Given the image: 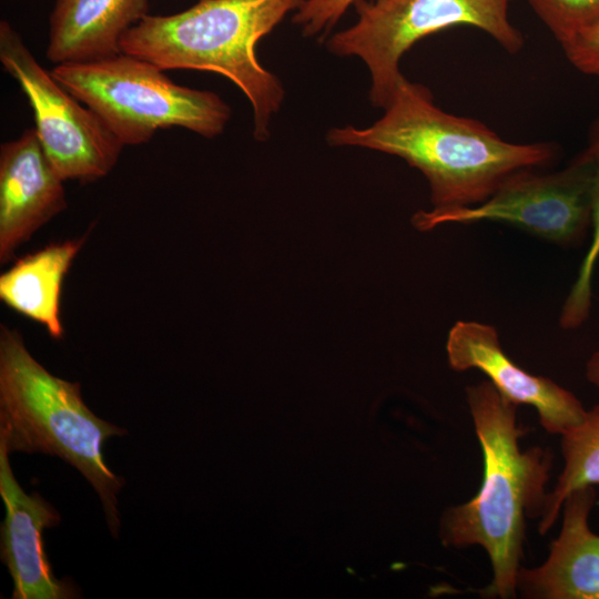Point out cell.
I'll return each mask as SVG.
<instances>
[{"mask_svg":"<svg viewBox=\"0 0 599 599\" xmlns=\"http://www.w3.org/2000/svg\"><path fill=\"white\" fill-rule=\"evenodd\" d=\"M383 115L366 128H333V146H358L395 155L426 177L433 209L477 205L512 173L551 162V143L505 141L471 118L438 108L420 83L402 80Z\"/></svg>","mask_w":599,"mask_h":599,"instance_id":"cell-1","label":"cell"},{"mask_svg":"<svg viewBox=\"0 0 599 599\" xmlns=\"http://www.w3.org/2000/svg\"><path fill=\"white\" fill-rule=\"evenodd\" d=\"M465 392L483 451V481L470 500L443 512L439 537L446 547L480 546L493 569L485 597L516 598L526 519L542 515L552 454L539 446L520 449L526 429L517 422L518 405L489 380Z\"/></svg>","mask_w":599,"mask_h":599,"instance_id":"cell-2","label":"cell"},{"mask_svg":"<svg viewBox=\"0 0 599 599\" xmlns=\"http://www.w3.org/2000/svg\"><path fill=\"white\" fill-rule=\"evenodd\" d=\"M303 1L199 0L176 13H149L124 33L120 51L164 71H212L230 79L251 104L254 138L265 140L285 93L258 61L256 47Z\"/></svg>","mask_w":599,"mask_h":599,"instance_id":"cell-3","label":"cell"},{"mask_svg":"<svg viewBox=\"0 0 599 599\" xmlns=\"http://www.w3.org/2000/svg\"><path fill=\"white\" fill-rule=\"evenodd\" d=\"M126 430L95 416L79 383L52 375L28 351L22 335L0 327V441L11 453L58 456L98 493L114 537L120 528L116 494L124 479L108 467L103 446Z\"/></svg>","mask_w":599,"mask_h":599,"instance_id":"cell-4","label":"cell"},{"mask_svg":"<svg viewBox=\"0 0 599 599\" xmlns=\"http://www.w3.org/2000/svg\"><path fill=\"white\" fill-rule=\"evenodd\" d=\"M50 71L123 146L144 144L171 128L213 139L231 119L230 105L215 92L180 85L155 64L123 52Z\"/></svg>","mask_w":599,"mask_h":599,"instance_id":"cell-5","label":"cell"},{"mask_svg":"<svg viewBox=\"0 0 599 599\" xmlns=\"http://www.w3.org/2000/svg\"><path fill=\"white\" fill-rule=\"evenodd\" d=\"M511 0H355L357 19L334 33L327 50L355 57L366 65L370 103L384 109L405 78L403 55L423 38L455 26L488 33L502 49L517 53L524 35L509 20Z\"/></svg>","mask_w":599,"mask_h":599,"instance_id":"cell-6","label":"cell"},{"mask_svg":"<svg viewBox=\"0 0 599 599\" xmlns=\"http://www.w3.org/2000/svg\"><path fill=\"white\" fill-rule=\"evenodd\" d=\"M0 62L27 97L38 138L58 174L84 184L108 175L123 144L37 61L8 20L0 21Z\"/></svg>","mask_w":599,"mask_h":599,"instance_id":"cell-7","label":"cell"},{"mask_svg":"<svg viewBox=\"0 0 599 599\" xmlns=\"http://www.w3.org/2000/svg\"><path fill=\"white\" fill-rule=\"evenodd\" d=\"M593 179L595 162L586 149L560 171L520 170L477 205L418 211L412 222L419 231L448 223L505 222L548 241L573 245L591 224Z\"/></svg>","mask_w":599,"mask_h":599,"instance_id":"cell-8","label":"cell"},{"mask_svg":"<svg viewBox=\"0 0 599 599\" xmlns=\"http://www.w3.org/2000/svg\"><path fill=\"white\" fill-rule=\"evenodd\" d=\"M449 366L456 372L478 369L500 395L516 405L532 406L540 425L551 435H562L578 425L586 408L568 389L552 379L532 375L502 351L497 329L475 321H458L446 343Z\"/></svg>","mask_w":599,"mask_h":599,"instance_id":"cell-9","label":"cell"},{"mask_svg":"<svg viewBox=\"0 0 599 599\" xmlns=\"http://www.w3.org/2000/svg\"><path fill=\"white\" fill-rule=\"evenodd\" d=\"M64 180L47 156L34 128L0 146V262L68 206Z\"/></svg>","mask_w":599,"mask_h":599,"instance_id":"cell-10","label":"cell"},{"mask_svg":"<svg viewBox=\"0 0 599 599\" xmlns=\"http://www.w3.org/2000/svg\"><path fill=\"white\" fill-rule=\"evenodd\" d=\"M9 451L0 441V496L6 508L0 556L13 581V599L77 598L73 585L52 572L43 546L45 528L59 525V512L39 494H26L12 473Z\"/></svg>","mask_w":599,"mask_h":599,"instance_id":"cell-11","label":"cell"},{"mask_svg":"<svg viewBox=\"0 0 599 599\" xmlns=\"http://www.w3.org/2000/svg\"><path fill=\"white\" fill-rule=\"evenodd\" d=\"M597 499L592 486L568 495L561 529L538 567H521L517 593L529 599H599V535L589 527Z\"/></svg>","mask_w":599,"mask_h":599,"instance_id":"cell-12","label":"cell"},{"mask_svg":"<svg viewBox=\"0 0 599 599\" xmlns=\"http://www.w3.org/2000/svg\"><path fill=\"white\" fill-rule=\"evenodd\" d=\"M149 13V0H54L45 57L62 64L114 55L124 33Z\"/></svg>","mask_w":599,"mask_h":599,"instance_id":"cell-13","label":"cell"},{"mask_svg":"<svg viewBox=\"0 0 599 599\" xmlns=\"http://www.w3.org/2000/svg\"><path fill=\"white\" fill-rule=\"evenodd\" d=\"M85 237L52 243L27 254L0 276L1 301L43 325L53 338L63 335L60 318L62 283Z\"/></svg>","mask_w":599,"mask_h":599,"instance_id":"cell-14","label":"cell"},{"mask_svg":"<svg viewBox=\"0 0 599 599\" xmlns=\"http://www.w3.org/2000/svg\"><path fill=\"white\" fill-rule=\"evenodd\" d=\"M562 471L547 499L538 530L545 535L556 522L562 504L576 489L599 485V404L561 435Z\"/></svg>","mask_w":599,"mask_h":599,"instance_id":"cell-15","label":"cell"},{"mask_svg":"<svg viewBox=\"0 0 599 599\" xmlns=\"http://www.w3.org/2000/svg\"><path fill=\"white\" fill-rule=\"evenodd\" d=\"M587 150L595 162L591 225L592 237L579 266L577 277L565 300L559 315L564 329H576L589 318L592 305V275L599 260V120L590 132Z\"/></svg>","mask_w":599,"mask_h":599,"instance_id":"cell-16","label":"cell"},{"mask_svg":"<svg viewBox=\"0 0 599 599\" xmlns=\"http://www.w3.org/2000/svg\"><path fill=\"white\" fill-rule=\"evenodd\" d=\"M564 45L599 24V0H527Z\"/></svg>","mask_w":599,"mask_h":599,"instance_id":"cell-17","label":"cell"},{"mask_svg":"<svg viewBox=\"0 0 599 599\" xmlns=\"http://www.w3.org/2000/svg\"><path fill=\"white\" fill-rule=\"evenodd\" d=\"M355 0H304L296 9L293 22L306 37H315L331 30L346 13Z\"/></svg>","mask_w":599,"mask_h":599,"instance_id":"cell-18","label":"cell"},{"mask_svg":"<svg viewBox=\"0 0 599 599\" xmlns=\"http://www.w3.org/2000/svg\"><path fill=\"white\" fill-rule=\"evenodd\" d=\"M567 60L580 72L599 78V24L561 45Z\"/></svg>","mask_w":599,"mask_h":599,"instance_id":"cell-19","label":"cell"},{"mask_svg":"<svg viewBox=\"0 0 599 599\" xmlns=\"http://www.w3.org/2000/svg\"><path fill=\"white\" fill-rule=\"evenodd\" d=\"M586 377L588 382L599 387V351L595 352L587 361Z\"/></svg>","mask_w":599,"mask_h":599,"instance_id":"cell-20","label":"cell"}]
</instances>
